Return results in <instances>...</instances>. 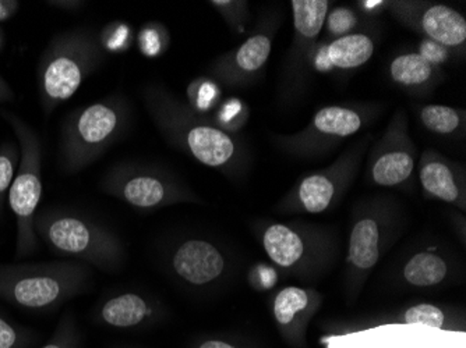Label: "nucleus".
I'll list each match as a JSON object with an SVG mask.
<instances>
[{
	"label": "nucleus",
	"instance_id": "nucleus-34",
	"mask_svg": "<svg viewBox=\"0 0 466 348\" xmlns=\"http://www.w3.org/2000/svg\"><path fill=\"white\" fill-rule=\"evenodd\" d=\"M46 5L56 7V9L65 10V12H77L86 4L78 2V0H49Z\"/></svg>",
	"mask_w": 466,
	"mask_h": 348
},
{
	"label": "nucleus",
	"instance_id": "nucleus-25",
	"mask_svg": "<svg viewBox=\"0 0 466 348\" xmlns=\"http://www.w3.org/2000/svg\"><path fill=\"white\" fill-rule=\"evenodd\" d=\"M41 348H83V333L72 311L63 313L51 339Z\"/></svg>",
	"mask_w": 466,
	"mask_h": 348
},
{
	"label": "nucleus",
	"instance_id": "nucleus-10",
	"mask_svg": "<svg viewBox=\"0 0 466 348\" xmlns=\"http://www.w3.org/2000/svg\"><path fill=\"white\" fill-rule=\"evenodd\" d=\"M271 55V38L266 34H254L242 45L219 59L213 72L228 84L246 83L248 77L263 69Z\"/></svg>",
	"mask_w": 466,
	"mask_h": 348
},
{
	"label": "nucleus",
	"instance_id": "nucleus-21",
	"mask_svg": "<svg viewBox=\"0 0 466 348\" xmlns=\"http://www.w3.org/2000/svg\"><path fill=\"white\" fill-rule=\"evenodd\" d=\"M390 73L395 83L407 86L421 85L431 80L433 66L419 54H407L392 60Z\"/></svg>",
	"mask_w": 466,
	"mask_h": 348
},
{
	"label": "nucleus",
	"instance_id": "nucleus-27",
	"mask_svg": "<svg viewBox=\"0 0 466 348\" xmlns=\"http://www.w3.org/2000/svg\"><path fill=\"white\" fill-rule=\"evenodd\" d=\"M99 42L105 52L122 54L132 46L133 30L130 25L115 21L106 25L99 34Z\"/></svg>",
	"mask_w": 466,
	"mask_h": 348
},
{
	"label": "nucleus",
	"instance_id": "nucleus-29",
	"mask_svg": "<svg viewBox=\"0 0 466 348\" xmlns=\"http://www.w3.org/2000/svg\"><path fill=\"white\" fill-rule=\"evenodd\" d=\"M356 25H358V20H356L355 13L347 7H337L332 10L329 13V20H327L329 33L338 38L348 35V33L352 31Z\"/></svg>",
	"mask_w": 466,
	"mask_h": 348
},
{
	"label": "nucleus",
	"instance_id": "nucleus-6",
	"mask_svg": "<svg viewBox=\"0 0 466 348\" xmlns=\"http://www.w3.org/2000/svg\"><path fill=\"white\" fill-rule=\"evenodd\" d=\"M0 114L13 128L20 146V162L7 197L17 224L15 259H23L33 255L39 247L34 217L42 197V144L35 130L17 114L7 111Z\"/></svg>",
	"mask_w": 466,
	"mask_h": 348
},
{
	"label": "nucleus",
	"instance_id": "nucleus-3",
	"mask_svg": "<svg viewBox=\"0 0 466 348\" xmlns=\"http://www.w3.org/2000/svg\"><path fill=\"white\" fill-rule=\"evenodd\" d=\"M130 119L132 109L122 94H112L70 112L60 132V169L75 174L93 164L122 140Z\"/></svg>",
	"mask_w": 466,
	"mask_h": 348
},
{
	"label": "nucleus",
	"instance_id": "nucleus-11",
	"mask_svg": "<svg viewBox=\"0 0 466 348\" xmlns=\"http://www.w3.org/2000/svg\"><path fill=\"white\" fill-rule=\"evenodd\" d=\"M373 52L374 44L370 36L363 34H348L324 46L317 54L314 65L319 72L356 69L368 63L373 56Z\"/></svg>",
	"mask_w": 466,
	"mask_h": 348
},
{
	"label": "nucleus",
	"instance_id": "nucleus-13",
	"mask_svg": "<svg viewBox=\"0 0 466 348\" xmlns=\"http://www.w3.org/2000/svg\"><path fill=\"white\" fill-rule=\"evenodd\" d=\"M420 27L429 39L446 48H457L466 39L465 17L446 5H434L421 13Z\"/></svg>",
	"mask_w": 466,
	"mask_h": 348
},
{
	"label": "nucleus",
	"instance_id": "nucleus-20",
	"mask_svg": "<svg viewBox=\"0 0 466 348\" xmlns=\"http://www.w3.org/2000/svg\"><path fill=\"white\" fill-rule=\"evenodd\" d=\"M335 195V182L326 173H317L302 180L299 200L310 214H321L331 205Z\"/></svg>",
	"mask_w": 466,
	"mask_h": 348
},
{
	"label": "nucleus",
	"instance_id": "nucleus-18",
	"mask_svg": "<svg viewBox=\"0 0 466 348\" xmlns=\"http://www.w3.org/2000/svg\"><path fill=\"white\" fill-rule=\"evenodd\" d=\"M447 263L434 254L420 253L410 258L405 265L404 277L418 287L436 286L447 276Z\"/></svg>",
	"mask_w": 466,
	"mask_h": 348
},
{
	"label": "nucleus",
	"instance_id": "nucleus-37",
	"mask_svg": "<svg viewBox=\"0 0 466 348\" xmlns=\"http://www.w3.org/2000/svg\"><path fill=\"white\" fill-rule=\"evenodd\" d=\"M5 42H6V38H5L4 30L0 28V52L4 51Z\"/></svg>",
	"mask_w": 466,
	"mask_h": 348
},
{
	"label": "nucleus",
	"instance_id": "nucleus-8",
	"mask_svg": "<svg viewBox=\"0 0 466 348\" xmlns=\"http://www.w3.org/2000/svg\"><path fill=\"white\" fill-rule=\"evenodd\" d=\"M172 271L192 286H207L224 274L227 259L213 243L203 238H188L172 254Z\"/></svg>",
	"mask_w": 466,
	"mask_h": 348
},
{
	"label": "nucleus",
	"instance_id": "nucleus-16",
	"mask_svg": "<svg viewBox=\"0 0 466 348\" xmlns=\"http://www.w3.org/2000/svg\"><path fill=\"white\" fill-rule=\"evenodd\" d=\"M267 255L282 268H290L299 263L305 254L302 237L284 224H272L263 235Z\"/></svg>",
	"mask_w": 466,
	"mask_h": 348
},
{
	"label": "nucleus",
	"instance_id": "nucleus-28",
	"mask_svg": "<svg viewBox=\"0 0 466 348\" xmlns=\"http://www.w3.org/2000/svg\"><path fill=\"white\" fill-rule=\"evenodd\" d=\"M404 321L408 324H425L429 328L441 329L444 324V313L436 305L419 303L405 313Z\"/></svg>",
	"mask_w": 466,
	"mask_h": 348
},
{
	"label": "nucleus",
	"instance_id": "nucleus-38",
	"mask_svg": "<svg viewBox=\"0 0 466 348\" xmlns=\"http://www.w3.org/2000/svg\"><path fill=\"white\" fill-rule=\"evenodd\" d=\"M120 348H123V347H120Z\"/></svg>",
	"mask_w": 466,
	"mask_h": 348
},
{
	"label": "nucleus",
	"instance_id": "nucleus-33",
	"mask_svg": "<svg viewBox=\"0 0 466 348\" xmlns=\"http://www.w3.org/2000/svg\"><path fill=\"white\" fill-rule=\"evenodd\" d=\"M18 9H20V4L15 0H0V23L15 17Z\"/></svg>",
	"mask_w": 466,
	"mask_h": 348
},
{
	"label": "nucleus",
	"instance_id": "nucleus-23",
	"mask_svg": "<svg viewBox=\"0 0 466 348\" xmlns=\"http://www.w3.org/2000/svg\"><path fill=\"white\" fill-rule=\"evenodd\" d=\"M309 305V295L298 287H287L274 301V316L279 324H289L296 313H302Z\"/></svg>",
	"mask_w": 466,
	"mask_h": 348
},
{
	"label": "nucleus",
	"instance_id": "nucleus-15",
	"mask_svg": "<svg viewBox=\"0 0 466 348\" xmlns=\"http://www.w3.org/2000/svg\"><path fill=\"white\" fill-rule=\"evenodd\" d=\"M419 177L421 187L434 197L450 204L457 203L460 198V185L455 179L454 170L439 156H423Z\"/></svg>",
	"mask_w": 466,
	"mask_h": 348
},
{
	"label": "nucleus",
	"instance_id": "nucleus-14",
	"mask_svg": "<svg viewBox=\"0 0 466 348\" xmlns=\"http://www.w3.org/2000/svg\"><path fill=\"white\" fill-rule=\"evenodd\" d=\"M362 116L358 112L342 106H327L317 112L308 133L321 138H347L362 128Z\"/></svg>",
	"mask_w": 466,
	"mask_h": 348
},
{
	"label": "nucleus",
	"instance_id": "nucleus-7",
	"mask_svg": "<svg viewBox=\"0 0 466 348\" xmlns=\"http://www.w3.org/2000/svg\"><path fill=\"white\" fill-rule=\"evenodd\" d=\"M101 188L111 197L144 211L188 198L165 173L133 162L114 164L102 177Z\"/></svg>",
	"mask_w": 466,
	"mask_h": 348
},
{
	"label": "nucleus",
	"instance_id": "nucleus-1",
	"mask_svg": "<svg viewBox=\"0 0 466 348\" xmlns=\"http://www.w3.org/2000/svg\"><path fill=\"white\" fill-rule=\"evenodd\" d=\"M144 104L167 140L187 152L196 161L225 173H238L243 166V149L238 140L218 125L193 114L171 94L148 86Z\"/></svg>",
	"mask_w": 466,
	"mask_h": 348
},
{
	"label": "nucleus",
	"instance_id": "nucleus-9",
	"mask_svg": "<svg viewBox=\"0 0 466 348\" xmlns=\"http://www.w3.org/2000/svg\"><path fill=\"white\" fill-rule=\"evenodd\" d=\"M157 316V307L146 295L135 292H119L105 295L96 303L93 321L114 331H135L144 328Z\"/></svg>",
	"mask_w": 466,
	"mask_h": 348
},
{
	"label": "nucleus",
	"instance_id": "nucleus-31",
	"mask_svg": "<svg viewBox=\"0 0 466 348\" xmlns=\"http://www.w3.org/2000/svg\"><path fill=\"white\" fill-rule=\"evenodd\" d=\"M419 55L426 62L431 63V66L441 65V63L449 60V51H447L446 46L440 45V44L431 41V39H425V41L421 42Z\"/></svg>",
	"mask_w": 466,
	"mask_h": 348
},
{
	"label": "nucleus",
	"instance_id": "nucleus-5",
	"mask_svg": "<svg viewBox=\"0 0 466 348\" xmlns=\"http://www.w3.org/2000/svg\"><path fill=\"white\" fill-rule=\"evenodd\" d=\"M105 60L99 35L88 28L63 31L49 41L39 59V101L46 116L69 101Z\"/></svg>",
	"mask_w": 466,
	"mask_h": 348
},
{
	"label": "nucleus",
	"instance_id": "nucleus-19",
	"mask_svg": "<svg viewBox=\"0 0 466 348\" xmlns=\"http://www.w3.org/2000/svg\"><path fill=\"white\" fill-rule=\"evenodd\" d=\"M295 30L303 38L314 39L321 33L329 12L327 0H292Z\"/></svg>",
	"mask_w": 466,
	"mask_h": 348
},
{
	"label": "nucleus",
	"instance_id": "nucleus-24",
	"mask_svg": "<svg viewBox=\"0 0 466 348\" xmlns=\"http://www.w3.org/2000/svg\"><path fill=\"white\" fill-rule=\"evenodd\" d=\"M38 339L35 331L0 313V348H31Z\"/></svg>",
	"mask_w": 466,
	"mask_h": 348
},
{
	"label": "nucleus",
	"instance_id": "nucleus-22",
	"mask_svg": "<svg viewBox=\"0 0 466 348\" xmlns=\"http://www.w3.org/2000/svg\"><path fill=\"white\" fill-rule=\"evenodd\" d=\"M420 120L431 133L441 135L452 134L461 125L460 112L444 104H428L423 107Z\"/></svg>",
	"mask_w": 466,
	"mask_h": 348
},
{
	"label": "nucleus",
	"instance_id": "nucleus-36",
	"mask_svg": "<svg viewBox=\"0 0 466 348\" xmlns=\"http://www.w3.org/2000/svg\"><path fill=\"white\" fill-rule=\"evenodd\" d=\"M198 348H239L237 345L230 344V343L225 342V340L219 339H208L201 342Z\"/></svg>",
	"mask_w": 466,
	"mask_h": 348
},
{
	"label": "nucleus",
	"instance_id": "nucleus-4",
	"mask_svg": "<svg viewBox=\"0 0 466 348\" xmlns=\"http://www.w3.org/2000/svg\"><path fill=\"white\" fill-rule=\"evenodd\" d=\"M91 277L90 266L73 259L0 265V300L21 310L48 313L86 292Z\"/></svg>",
	"mask_w": 466,
	"mask_h": 348
},
{
	"label": "nucleus",
	"instance_id": "nucleus-35",
	"mask_svg": "<svg viewBox=\"0 0 466 348\" xmlns=\"http://www.w3.org/2000/svg\"><path fill=\"white\" fill-rule=\"evenodd\" d=\"M13 99H15V93H13L12 86L0 75V104L13 101Z\"/></svg>",
	"mask_w": 466,
	"mask_h": 348
},
{
	"label": "nucleus",
	"instance_id": "nucleus-2",
	"mask_svg": "<svg viewBox=\"0 0 466 348\" xmlns=\"http://www.w3.org/2000/svg\"><path fill=\"white\" fill-rule=\"evenodd\" d=\"M34 230L38 240L57 255L106 273H117L125 265L126 250L119 235L91 217L66 209H48L35 214Z\"/></svg>",
	"mask_w": 466,
	"mask_h": 348
},
{
	"label": "nucleus",
	"instance_id": "nucleus-12",
	"mask_svg": "<svg viewBox=\"0 0 466 348\" xmlns=\"http://www.w3.org/2000/svg\"><path fill=\"white\" fill-rule=\"evenodd\" d=\"M415 167V148L407 137L392 138L386 148L379 152L371 166V179L381 187H392L407 182Z\"/></svg>",
	"mask_w": 466,
	"mask_h": 348
},
{
	"label": "nucleus",
	"instance_id": "nucleus-17",
	"mask_svg": "<svg viewBox=\"0 0 466 348\" xmlns=\"http://www.w3.org/2000/svg\"><path fill=\"white\" fill-rule=\"evenodd\" d=\"M380 230L376 221L366 217L353 227L350 242V263L360 271H369L380 258Z\"/></svg>",
	"mask_w": 466,
	"mask_h": 348
},
{
	"label": "nucleus",
	"instance_id": "nucleus-26",
	"mask_svg": "<svg viewBox=\"0 0 466 348\" xmlns=\"http://www.w3.org/2000/svg\"><path fill=\"white\" fill-rule=\"evenodd\" d=\"M20 162V146L12 141L0 145V216Z\"/></svg>",
	"mask_w": 466,
	"mask_h": 348
},
{
	"label": "nucleus",
	"instance_id": "nucleus-32",
	"mask_svg": "<svg viewBox=\"0 0 466 348\" xmlns=\"http://www.w3.org/2000/svg\"><path fill=\"white\" fill-rule=\"evenodd\" d=\"M214 7L219 10V12L224 15V17L227 18L228 23L230 25H240V21L243 18V10H245V4H239V2H211Z\"/></svg>",
	"mask_w": 466,
	"mask_h": 348
},
{
	"label": "nucleus",
	"instance_id": "nucleus-30",
	"mask_svg": "<svg viewBox=\"0 0 466 348\" xmlns=\"http://www.w3.org/2000/svg\"><path fill=\"white\" fill-rule=\"evenodd\" d=\"M138 46L146 56H157L164 48L158 25H144L138 34Z\"/></svg>",
	"mask_w": 466,
	"mask_h": 348
}]
</instances>
